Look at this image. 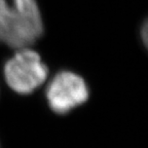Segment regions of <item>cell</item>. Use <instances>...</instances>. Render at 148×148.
I'll use <instances>...</instances> for the list:
<instances>
[{
  "label": "cell",
  "mask_w": 148,
  "mask_h": 148,
  "mask_svg": "<svg viewBox=\"0 0 148 148\" xmlns=\"http://www.w3.org/2000/svg\"><path fill=\"white\" fill-rule=\"evenodd\" d=\"M142 36H143V42L146 44L147 42V24H144L143 30H142Z\"/></svg>",
  "instance_id": "4"
},
{
  "label": "cell",
  "mask_w": 148,
  "mask_h": 148,
  "mask_svg": "<svg viewBox=\"0 0 148 148\" xmlns=\"http://www.w3.org/2000/svg\"><path fill=\"white\" fill-rule=\"evenodd\" d=\"M43 33L41 14L36 0H0V42L25 49Z\"/></svg>",
  "instance_id": "1"
},
{
  "label": "cell",
  "mask_w": 148,
  "mask_h": 148,
  "mask_svg": "<svg viewBox=\"0 0 148 148\" xmlns=\"http://www.w3.org/2000/svg\"><path fill=\"white\" fill-rule=\"evenodd\" d=\"M46 100L57 114H66L88 99L86 83L79 75L70 71L59 72L46 88Z\"/></svg>",
  "instance_id": "3"
},
{
  "label": "cell",
  "mask_w": 148,
  "mask_h": 148,
  "mask_svg": "<svg viewBox=\"0 0 148 148\" xmlns=\"http://www.w3.org/2000/svg\"><path fill=\"white\" fill-rule=\"evenodd\" d=\"M49 70L36 51L21 49L6 62L4 78L14 92L27 95L34 92L45 81Z\"/></svg>",
  "instance_id": "2"
}]
</instances>
